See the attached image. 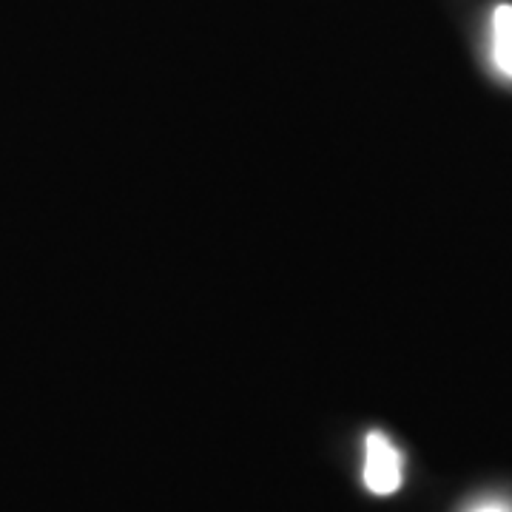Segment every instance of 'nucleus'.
Returning a JSON list of instances; mask_svg holds the SVG:
<instances>
[{"instance_id":"obj_1","label":"nucleus","mask_w":512,"mask_h":512,"mask_svg":"<svg viewBox=\"0 0 512 512\" xmlns=\"http://www.w3.org/2000/svg\"><path fill=\"white\" fill-rule=\"evenodd\" d=\"M365 484L376 495H393L402 487V453L390 444L384 433L367 436Z\"/></svg>"},{"instance_id":"obj_3","label":"nucleus","mask_w":512,"mask_h":512,"mask_svg":"<svg viewBox=\"0 0 512 512\" xmlns=\"http://www.w3.org/2000/svg\"><path fill=\"white\" fill-rule=\"evenodd\" d=\"M473 512H512L510 507H504V504H484V507H478Z\"/></svg>"},{"instance_id":"obj_2","label":"nucleus","mask_w":512,"mask_h":512,"mask_svg":"<svg viewBox=\"0 0 512 512\" xmlns=\"http://www.w3.org/2000/svg\"><path fill=\"white\" fill-rule=\"evenodd\" d=\"M493 60L498 72L512 77V6H498L493 12Z\"/></svg>"}]
</instances>
